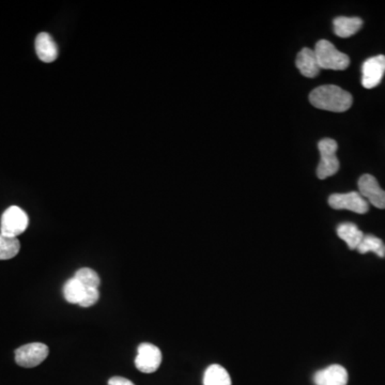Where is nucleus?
Returning <instances> with one entry per match:
<instances>
[{
	"instance_id": "nucleus-3",
	"label": "nucleus",
	"mask_w": 385,
	"mask_h": 385,
	"mask_svg": "<svg viewBox=\"0 0 385 385\" xmlns=\"http://www.w3.org/2000/svg\"><path fill=\"white\" fill-rule=\"evenodd\" d=\"M29 219L26 212L17 206L8 208L0 221V234L8 238H16L26 231Z\"/></svg>"
},
{
	"instance_id": "nucleus-13",
	"label": "nucleus",
	"mask_w": 385,
	"mask_h": 385,
	"mask_svg": "<svg viewBox=\"0 0 385 385\" xmlns=\"http://www.w3.org/2000/svg\"><path fill=\"white\" fill-rule=\"evenodd\" d=\"M334 32L340 38H350L359 32L363 26V21L360 17L340 16L334 19Z\"/></svg>"
},
{
	"instance_id": "nucleus-15",
	"label": "nucleus",
	"mask_w": 385,
	"mask_h": 385,
	"mask_svg": "<svg viewBox=\"0 0 385 385\" xmlns=\"http://www.w3.org/2000/svg\"><path fill=\"white\" fill-rule=\"evenodd\" d=\"M204 385H231L230 375L223 366L213 364L206 369Z\"/></svg>"
},
{
	"instance_id": "nucleus-21",
	"label": "nucleus",
	"mask_w": 385,
	"mask_h": 385,
	"mask_svg": "<svg viewBox=\"0 0 385 385\" xmlns=\"http://www.w3.org/2000/svg\"><path fill=\"white\" fill-rule=\"evenodd\" d=\"M109 385H135L132 381L129 379L122 378V377H113L109 379Z\"/></svg>"
},
{
	"instance_id": "nucleus-12",
	"label": "nucleus",
	"mask_w": 385,
	"mask_h": 385,
	"mask_svg": "<svg viewBox=\"0 0 385 385\" xmlns=\"http://www.w3.org/2000/svg\"><path fill=\"white\" fill-rule=\"evenodd\" d=\"M296 65L298 71L305 77L314 78V77L318 76V74L320 73L321 69L319 67V63H318L315 51L311 50V48H303L298 54Z\"/></svg>"
},
{
	"instance_id": "nucleus-2",
	"label": "nucleus",
	"mask_w": 385,
	"mask_h": 385,
	"mask_svg": "<svg viewBox=\"0 0 385 385\" xmlns=\"http://www.w3.org/2000/svg\"><path fill=\"white\" fill-rule=\"evenodd\" d=\"M315 51L320 69L325 70L342 71L349 67L350 58L338 51L330 41L320 40L316 44Z\"/></svg>"
},
{
	"instance_id": "nucleus-17",
	"label": "nucleus",
	"mask_w": 385,
	"mask_h": 385,
	"mask_svg": "<svg viewBox=\"0 0 385 385\" xmlns=\"http://www.w3.org/2000/svg\"><path fill=\"white\" fill-rule=\"evenodd\" d=\"M356 250H359L360 254H367L369 252H373L379 257H385L384 243L381 239L377 238L373 234L364 236L363 240Z\"/></svg>"
},
{
	"instance_id": "nucleus-6",
	"label": "nucleus",
	"mask_w": 385,
	"mask_h": 385,
	"mask_svg": "<svg viewBox=\"0 0 385 385\" xmlns=\"http://www.w3.org/2000/svg\"><path fill=\"white\" fill-rule=\"evenodd\" d=\"M163 361L161 350L154 344L144 342L140 344L138 356L135 359V366L138 371L144 373H152L157 371Z\"/></svg>"
},
{
	"instance_id": "nucleus-8",
	"label": "nucleus",
	"mask_w": 385,
	"mask_h": 385,
	"mask_svg": "<svg viewBox=\"0 0 385 385\" xmlns=\"http://www.w3.org/2000/svg\"><path fill=\"white\" fill-rule=\"evenodd\" d=\"M362 85L366 89H373L382 80L385 73V56L379 55L369 58L362 67Z\"/></svg>"
},
{
	"instance_id": "nucleus-7",
	"label": "nucleus",
	"mask_w": 385,
	"mask_h": 385,
	"mask_svg": "<svg viewBox=\"0 0 385 385\" xmlns=\"http://www.w3.org/2000/svg\"><path fill=\"white\" fill-rule=\"evenodd\" d=\"M329 205L335 210H349L359 214H365L369 210L368 202L358 192L333 194L329 198Z\"/></svg>"
},
{
	"instance_id": "nucleus-18",
	"label": "nucleus",
	"mask_w": 385,
	"mask_h": 385,
	"mask_svg": "<svg viewBox=\"0 0 385 385\" xmlns=\"http://www.w3.org/2000/svg\"><path fill=\"white\" fill-rule=\"evenodd\" d=\"M21 250V243L17 238H8L0 234V260L14 258Z\"/></svg>"
},
{
	"instance_id": "nucleus-14",
	"label": "nucleus",
	"mask_w": 385,
	"mask_h": 385,
	"mask_svg": "<svg viewBox=\"0 0 385 385\" xmlns=\"http://www.w3.org/2000/svg\"><path fill=\"white\" fill-rule=\"evenodd\" d=\"M337 234L346 242L350 250H356L364 238V234L352 223H344L337 227Z\"/></svg>"
},
{
	"instance_id": "nucleus-9",
	"label": "nucleus",
	"mask_w": 385,
	"mask_h": 385,
	"mask_svg": "<svg viewBox=\"0 0 385 385\" xmlns=\"http://www.w3.org/2000/svg\"><path fill=\"white\" fill-rule=\"evenodd\" d=\"M360 194L373 207L385 209V190L379 186L378 181L371 175H363L359 180Z\"/></svg>"
},
{
	"instance_id": "nucleus-19",
	"label": "nucleus",
	"mask_w": 385,
	"mask_h": 385,
	"mask_svg": "<svg viewBox=\"0 0 385 385\" xmlns=\"http://www.w3.org/2000/svg\"><path fill=\"white\" fill-rule=\"evenodd\" d=\"M75 278L78 279L86 288L99 289L101 284V279L96 271L89 267H82L75 273Z\"/></svg>"
},
{
	"instance_id": "nucleus-20",
	"label": "nucleus",
	"mask_w": 385,
	"mask_h": 385,
	"mask_svg": "<svg viewBox=\"0 0 385 385\" xmlns=\"http://www.w3.org/2000/svg\"><path fill=\"white\" fill-rule=\"evenodd\" d=\"M100 292L98 288H86V294H85L82 301L80 302V306L82 307H90L94 305L96 302L99 301Z\"/></svg>"
},
{
	"instance_id": "nucleus-1",
	"label": "nucleus",
	"mask_w": 385,
	"mask_h": 385,
	"mask_svg": "<svg viewBox=\"0 0 385 385\" xmlns=\"http://www.w3.org/2000/svg\"><path fill=\"white\" fill-rule=\"evenodd\" d=\"M309 101L315 107L323 111L344 113L351 107L353 98L349 92L335 85H325L314 89Z\"/></svg>"
},
{
	"instance_id": "nucleus-5",
	"label": "nucleus",
	"mask_w": 385,
	"mask_h": 385,
	"mask_svg": "<svg viewBox=\"0 0 385 385\" xmlns=\"http://www.w3.org/2000/svg\"><path fill=\"white\" fill-rule=\"evenodd\" d=\"M50 353L48 346L42 342L24 344L15 350V362L25 368H32L45 361Z\"/></svg>"
},
{
	"instance_id": "nucleus-16",
	"label": "nucleus",
	"mask_w": 385,
	"mask_h": 385,
	"mask_svg": "<svg viewBox=\"0 0 385 385\" xmlns=\"http://www.w3.org/2000/svg\"><path fill=\"white\" fill-rule=\"evenodd\" d=\"M85 294H86V287L75 277L69 279L63 286V296L69 303L80 305Z\"/></svg>"
},
{
	"instance_id": "nucleus-10",
	"label": "nucleus",
	"mask_w": 385,
	"mask_h": 385,
	"mask_svg": "<svg viewBox=\"0 0 385 385\" xmlns=\"http://www.w3.org/2000/svg\"><path fill=\"white\" fill-rule=\"evenodd\" d=\"M315 385H346L348 373L340 365H331L314 375Z\"/></svg>"
},
{
	"instance_id": "nucleus-11",
	"label": "nucleus",
	"mask_w": 385,
	"mask_h": 385,
	"mask_svg": "<svg viewBox=\"0 0 385 385\" xmlns=\"http://www.w3.org/2000/svg\"><path fill=\"white\" fill-rule=\"evenodd\" d=\"M36 55L38 59L45 63H51L55 61L58 57V46L51 34L47 32L38 34L36 38Z\"/></svg>"
},
{
	"instance_id": "nucleus-4",
	"label": "nucleus",
	"mask_w": 385,
	"mask_h": 385,
	"mask_svg": "<svg viewBox=\"0 0 385 385\" xmlns=\"http://www.w3.org/2000/svg\"><path fill=\"white\" fill-rule=\"evenodd\" d=\"M318 148L320 151V163L318 165L317 176L318 178L323 180V179L334 176L340 169V161L336 157L338 146L334 140L324 138L319 142Z\"/></svg>"
}]
</instances>
